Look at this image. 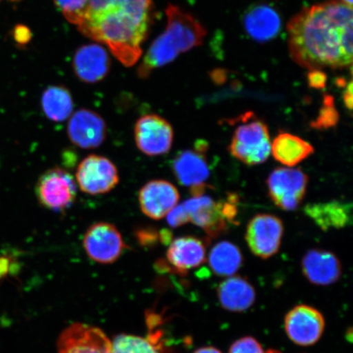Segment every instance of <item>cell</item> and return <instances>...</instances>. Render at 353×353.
Returning <instances> with one entry per match:
<instances>
[{
    "label": "cell",
    "instance_id": "19",
    "mask_svg": "<svg viewBox=\"0 0 353 353\" xmlns=\"http://www.w3.org/2000/svg\"><path fill=\"white\" fill-rule=\"evenodd\" d=\"M243 23L246 32L256 41L266 42L276 38L281 29V19L274 8L260 3L249 8Z\"/></svg>",
    "mask_w": 353,
    "mask_h": 353
},
{
    "label": "cell",
    "instance_id": "37",
    "mask_svg": "<svg viewBox=\"0 0 353 353\" xmlns=\"http://www.w3.org/2000/svg\"><path fill=\"white\" fill-rule=\"evenodd\" d=\"M265 353H282V352H278V351H276V350H269L268 352H265Z\"/></svg>",
    "mask_w": 353,
    "mask_h": 353
},
{
    "label": "cell",
    "instance_id": "4",
    "mask_svg": "<svg viewBox=\"0 0 353 353\" xmlns=\"http://www.w3.org/2000/svg\"><path fill=\"white\" fill-rule=\"evenodd\" d=\"M232 136L229 152L248 165L263 164L271 154L268 128L253 112L243 114Z\"/></svg>",
    "mask_w": 353,
    "mask_h": 353
},
{
    "label": "cell",
    "instance_id": "16",
    "mask_svg": "<svg viewBox=\"0 0 353 353\" xmlns=\"http://www.w3.org/2000/svg\"><path fill=\"white\" fill-rule=\"evenodd\" d=\"M179 198V192L174 185L160 179L150 181L139 193L141 210L154 220L166 217L178 205Z\"/></svg>",
    "mask_w": 353,
    "mask_h": 353
},
{
    "label": "cell",
    "instance_id": "7",
    "mask_svg": "<svg viewBox=\"0 0 353 353\" xmlns=\"http://www.w3.org/2000/svg\"><path fill=\"white\" fill-rule=\"evenodd\" d=\"M76 178L81 191L92 196L112 191L120 180L114 163L107 157L94 154L79 163Z\"/></svg>",
    "mask_w": 353,
    "mask_h": 353
},
{
    "label": "cell",
    "instance_id": "18",
    "mask_svg": "<svg viewBox=\"0 0 353 353\" xmlns=\"http://www.w3.org/2000/svg\"><path fill=\"white\" fill-rule=\"evenodd\" d=\"M302 271L307 280L316 285L335 283L342 275L341 263L336 255L324 250L307 251L302 259Z\"/></svg>",
    "mask_w": 353,
    "mask_h": 353
},
{
    "label": "cell",
    "instance_id": "6",
    "mask_svg": "<svg viewBox=\"0 0 353 353\" xmlns=\"http://www.w3.org/2000/svg\"><path fill=\"white\" fill-rule=\"evenodd\" d=\"M308 176L299 169L277 168L269 175V196L280 209L296 210L307 192Z\"/></svg>",
    "mask_w": 353,
    "mask_h": 353
},
{
    "label": "cell",
    "instance_id": "31",
    "mask_svg": "<svg viewBox=\"0 0 353 353\" xmlns=\"http://www.w3.org/2000/svg\"><path fill=\"white\" fill-rule=\"evenodd\" d=\"M13 41L20 47H24L32 41L33 34L28 26L17 24L12 32Z\"/></svg>",
    "mask_w": 353,
    "mask_h": 353
},
{
    "label": "cell",
    "instance_id": "25",
    "mask_svg": "<svg viewBox=\"0 0 353 353\" xmlns=\"http://www.w3.org/2000/svg\"><path fill=\"white\" fill-rule=\"evenodd\" d=\"M242 263L241 250L232 242H219L210 251V267L217 276H232L239 270Z\"/></svg>",
    "mask_w": 353,
    "mask_h": 353
},
{
    "label": "cell",
    "instance_id": "21",
    "mask_svg": "<svg viewBox=\"0 0 353 353\" xmlns=\"http://www.w3.org/2000/svg\"><path fill=\"white\" fill-rule=\"evenodd\" d=\"M217 292L221 305L230 312H244L255 302L254 286L239 276L228 278L219 285Z\"/></svg>",
    "mask_w": 353,
    "mask_h": 353
},
{
    "label": "cell",
    "instance_id": "13",
    "mask_svg": "<svg viewBox=\"0 0 353 353\" xmlns=\"http://www.w3.org/2000/svg\"><path fill=\"white\" fill-rule=\"evenodd\" d=\"M190 222L196 225L212 238L219 237L228 229V220L224 214L223 201H214L207 196H193L183 203Z\"/></svg>",
    "mask_w": 353,
    "mask_h": 353
},
{
    "label": "cell",
    "instance_id": "33",
    "mask_svg": "<svg viewBox=\"0 0 353 353\" xmlns=\"http://www.w3.org/2000/svg\"><path fill=\"white\" fill-rule=\"evenodd\" d=\"M308 83L311 87L321 90L325 86L326 76L320 70H311L308 74Z\"/></svg>",
    "mask_w": 353,
    "mask_h": 353
},
{
    "label": "cell",
    "instance_id": "20",
    "mask_svg": "<svg viewBox=\"0 0 353 353\" xmlns=\"http://www.w3.org/2000/svg\"><path fill=\"white\" fill-rule=\"evenodd\" d=\"M205 254L204 242L196 237L188 236L171 241L166 256L171 268L183 275L190 269L196 268L204 263Z\"/></svg>",
    "mask_w": 353,
    "mask_h": 353
},
{
    "label": "cell",
    "instance_id": "38",
    "mask_svg": "<svg viewBox=\"0 0 353 353\" xmlns=\"http://www.w3.org/2000/svg\"><path fill=\"white\" fill-rule=\"evenodd\" d=\"M10 1L15 2V1H20V0H10Z\"/></svg>",
    "mask_w": 353,
    "mask_h": 353
},
{
    "label": "cell",
    "instance_id": "10",
    "mask_svg": "<svg viewBox=\"0 0 353 353\" xmlns=\"http://www.w3.org/2000/svg\"><path fill=\"white\" fill-rule=\"evenodd\" d=\"M283 232V223L279 218L271 214H258L250 221L245 239L254 255L266 259L279 250Z\"/></svg>",
    "mask_w": 353,
    "mask_h": 353
},
{
    "label": "cell",
    "instance_id": "28",
    "mask_svg": "<svg viewBox=\"0 0 353 353\" xmlns=\"http://www.w3.org/2000/svg\"><path fill=\"white\" fill-rule=\"evenodd\" d=\"M339 118V113L334 108L332 97L326 96L323 108L321 109L316 120L312 122L311 126L317 130H327L337 125Z\"/></svg>",
    "mask_w": 353,
    "mask_h": 353
},
{
    "label": "cell",
    "instance_id": "39",
    "mask_svg": "<svg viewBox=\"0 0 353 353\" xmlns=\"http://www.w3.org/2000/svg\"><path fill=\"white\" fill-rule=\"evenodd\" d=\"M0 1H1V0H0Z\"/></svg>",
    "mask_w": 353,
    "mask_h": 353
},
{
    "label": "cell",
    "instance_id": "12",
    "mask_svg": "<svg viewBox=\"0 0 353 353\" xmlns=\"http://www.w3.org/2000/svg\"><path fill=\"white\" fill-rule=\"evenodd\" d=\"M285 329L291 341L307 347L319 341L325 330V319L316 308L299 305L290 311L285 319Z\"/></svg>",
    "mask_w": 353,
    "mask_h": 353
},
{
    "label": "cell",
    "instance_id": "34",
    "mask_svg": "<svg viewBox=\"0 0 353 353\" xmlns=\"http://www.w3.org/2000/svg\"><path fill=\"white\" fill-rule=\"evenodd\" d=\"M344 103L348 110H352V83H350V85L347 87V90L344 92L343 95Z\"/></svg>",
    "mask_w": 353,
    "mask_h": 353
},
{
    "label": "cell",
    "instance_id": "22",
    "mask_svg": "<svg viewBox=\"0 0 353 353\" xmlns=\"http://www.w3.org/2000/svg\"><path fill=\"white\" fill-rule=\"evenodd\" d=\"M304 212L324 231L341 229L352 223V204L333 201L305 206Z\"/></svg>",
    "mask_w": 353,
    "mask_h": 353
},
{
    "label": "cell",
    "instance_id": "35",
    "mask_svg": "<svg viewBox=\"0 0 353 353\" xmlns=\"http://www.w3.org/2000/svg\"><path fill=\"white\" fill-rule=\"evenodd\" d=\"M194 353H222L219 350H217V348L213 347H201L199 348Z\"/></svg>",
    "mask_w": 353,
    "mask_h": 353
},
{
    "label": "cell",
    "instance_id": "3",
    "mask_svg": "<svg viewBox=\"0 0 353 353\" xmlns=\"http://www.w3.org/2000/svg\"><path fill=\"white\" fill-rule=\"evenodd\" d=\"M167 25L150 46L138 68L140 79H148L154 70L172 63L181 54L200 46L207 30L190 13L174 4L165 10Z\"/></svg>",
    "mask_w": 353,
    "mask_h": 353
},
{
    "label": "cell",
    "instance_id": "17",
    "mask_svg": "<svg viewBox=\"0 0 353 353\" xmlns=\"http://www.w3.org/2000/svg\"><path fill=\"white\" fill-rule=\"evenodd\" d=\"M110 59L105 48L99 43H88L74 52L72 68L81 81L96 83L107 77L110 69Z\"/></svg>",
    "mask_w": 353,
    "mask_h": 353
},
{
    "label": "cell",
    "instance_id": "8",
    "mask_svg": "<svg viewBox=\"0 0 353 353\" xmlns=\"http://www.w3.org/2000/svg\"><path fill=\"white\" fill-rule=\"evenodd\" d=\"M83 245L88 257L101 264L116 262L126 248L117 228L104 222L92 224L88 228Z\"/></svg>",
    "mask_w": 353,
    "mask_h": 353
},
{
    "label": "cell",
    "instance_id": "24",
    "mask_svg": "<svg viewBox=\"0 0 353 353\" xmlns=\"http://www.w3.org/2000/svg\"><path fill=\"white\" fill-rule=\"evenodd\" d=\"M41 107L48 119L54 122H63L73 112L72 95L68 88L51 85L43 92Z\"/></svg>",
    "mask_w": 353,
    "mask_h": 353
},
{
    "label": "cell",
    "instance_id": "14",
    "mask_svg": "<svg viewBox=\"0 0 353 353\" xmlns=\"http://www.w3.org/2000/svg\"><path fill=\"white\" fill-rule=\"evenodd\" d=\"M70 142L82 149L100 147L107 137V125L99 114L81 109L72 114L68 125Z\"/></svg>",
    "mask_w": 353,
    "mask_h": 353
},
{
    "label": "cell",
    "instance_id": "11",
    "mask_svg": "<svg viewBox=\"0 0 353 353\" xmlns=\"http://www.w3.org/2000/svg\"><path fill=\"white\" fill-rule=\"evenodd\" d=\"M57 350L59 353H112V342L101 329L74 323L60 334Z\"/></svg>",
    "mask_w": 353,
    "mask_h": 353
},
{
    "label": "cell",
    "instance_id": "5",
    "mask_svg": "<svg viewBox=\"0 0 353 353\" xmlns=\"http://www.w3.org/2000/svg\"><path fill=\"white\" fill-rule=\"evenodd\" d=\"M35 191L39 203L55 212L69 209L77 195L76 181L72 174L59 167L44 172L39 176Z\"/></svg>",
    "mask_w": 353,
    "mask_h": 353
},
{
    "label": "cell",
    "instance_id": "2",
    "mask_svg": "<svg viewBox=\"0 0 353 353\" xmlns=\"http://www.w3.org/2000/svg\"><path fill=\"white\" fill-rule=\"evenodd\" d=\"M154 8L153 0H90L77 28L86 37L107 46L129 68L142 57Z\"/></svg>",
    "mask_w": 353,
    "mask_h": 353
},
{
    "label": "cell",
    "instance_id": "29",
    "mask_svg": "<svg viewBox=\"0 0 353 353\" xmlns=\"http://www.w3.org/2000/svg\"><path fill=\"white\" fill-rule=\"evenodd\" d=\"M229 353H265L261 344L252 337H244L234 342Z\"/></svg>",
    "mask_w": 353,
    "mask_h": 353
},
{
    "label": "cell",
    "instance_id": "27",
    "mask_svg": "<svg viewBox=\"0 0 353 353\" xmlns=\"http://www.w3.org/2000/svg\"><path fill=\"white\" fill-rule=\"evenodd\" d=\"M65 19L77 26L87 10L90 0H52Z\"/></svg>",
    "mask_w": 353,
    "mask_h": 353
},
{
    "label": "cell",
    "instance_id": "1",
    "mask_svg": "<svg viewBox=\"0 0 353 353\" xmlns=\"http://www.w3.org/2000/svg\"><path fill=\"white\" fill-rule=\"evenodd\" d=\"M352 7L338 0L303 8L288 24V44L295 63L310 70L352 65Z\"/></svg>",
    "mask_w": 353,
    "mask_h": 353
},
{
    "label": "cell",
    "instance_id": "30",
    "mask_svg": "<svg viewBox=\"0 0 353 353\" xmlns=\"http://www.w3.org/2000/svg\"><path fill=\"white\" fill-rule=\"evenodd\" d=\"M167 222L172 228L183 226V225L190 222L189 215L183 204L176 205L174 208L167 214Z\"/></svg>",
    "mask_w": 353,
    "mask_h": 353
},
{
    "label": "cell",
    "instance_id": "9",
    "mask_svg": "<svg viewBox=\"0 0 353 353\" xmlns=\"http://www.w3.org/2000/svg\"><path fill=\"white\" fill-rule=\"evenodd\" d=\"M134 140L137 148L147 156H161L173 145V127L158 114H145L135 123Z\"/></svg>",
    "mask_w": 353,
    "mask_h": 353
},
{
    "label": "cell",
    "instance_id": "23",
    "mask_svg": "<svg viewBox=\"0 0 353 353\" xmlns=\"http://www.w3.org/2000/svg\"><path fill=\"white\" fill-rule=\"evenodd\" d=\"M271 152L278 162L293 167L311 156L314 152V148L298 136L281 132L273 141Z\"/></svg>",
    "mask_w": 353,
    "mask_h": 353
},
{
    "label": "cell",
    "instance_id": "26",
    "mask_svg": "<svg viewBox=\"0 0 353 353\" xmlns=\"http://www.w3.org/2000/svg\"><path fill=\"white\" fill-rule=\"evenodd\" d=\"M112 353H170L162 342L160 330L147 338L132 334H119L112 342Z\"/></svg>",
    "mask_w": 353,
    "mask_h": 353
},
{
    "label": "cell",
    "instance_id": "36",
    "mask_svg": "<svg viewBox=\"0 0 353 353\" xmlns=\"http://www.w3.org/2000/svg\"><path fill=\"white\" fill-rule=\"evenodd\" d=\"M343 3L347 4V6L352 7V0H341Z\"/></svg>",
    "mask_w": 353,
    "mask_h": 353
},
{
    "label": "cell",
    "instance_id": "15",
    "mask_svg": "<svg viewBox=\"0 0 353 353\" xmlns=\"http://www.w3.org/2000/svg\"><path fill=\"white\" fill-rule=\"evenodd\" d=\"M207 150L208 143L198 141L195 149L176 154L173 161V171L180 184L190 189L205 185L210 173L206 160Z\"/></svg>",
    "mask_w": 353,
    "mask_h": 353
},
{
    "label": "cell",
    "instance_id": "32",
    "mask_svg": "<svg viewBox=\"0 0 353 353\" xmlns=\"http://www.w3.org/2000/svg\"><path fill=\"white\" fill-rule=\"evenodd\" d=\"M135 236L141 245H150L157 241L160 234L151 227L139 228L135 232Z\"/></svg>",
    "mask_w": 353,
    "mask_h": 353
}]
</instances>
